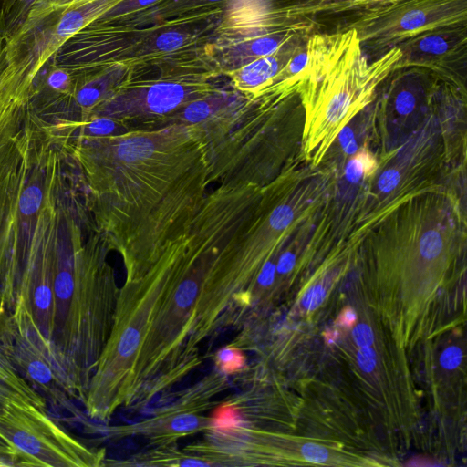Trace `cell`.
<instances>
[{
	"label": "cell",
	"instance_id": "cell-1",
	"mask_svg": "<svg viewBox=\"0 0 467 467\" xmlns=\"http://www.w3.org/2000/svg\"><path fill=\"white\" fill-rule=\"evenodd\" d=\"M71 156L98 234L130 281L142 274L201 208L211 185L200 124L172 122L89 134L77 130Z\"/></svg>",
	"mask_w": 467,
	"mask_h": 467
},
{
	"label": "cell",
	"instance_id": "cell-2",
	"mask_svg": "<svg viewBox=\"0 0 467 467\" xmlns=\"http://www.w3.org/2000/svg\"><path fill=\"white\" fill-rule=\"evenodd\" d=\"M62 219L56 242L53 314L46 352L82 404L109 337L119 286L110 253L95 229Z\"/></svg>",
	"mask_w": 467,
	"mask_h": 467
},
{
	"label": "cell",
	"instance_id": "cell-3",
	"mask_svg": "<svg viewBox=\"0 0 467 467\" xmlns=\"http://www.w3.org/2000/svg\"><path fill=\"white\" fill-rule=\"evenodd\" d=\"M125 0H36L5 46L4 72L33 88L43 67L76 33Z\"/></svg>",
	"mask_w": 467,
	"mask_h": 467
},
{
	"label": "cell",
	"instance_id": "cell-4",
	"mask_svg": "<svg viewBox=\"0 0 467 467\" xmlns=\"http://www.w3.org/2000/svg\"><path fill=\"white\" fill-rule=\"evenodd\" d=\"M213 78L211 74L191 71L127 77L91 110L88 120L108 118L126 128L133 123L165 125L192 102L218 92L221 88Z\"/></svg>",
	"mask_w": 467,
	"mask_h": 467
},
{
	"label": "cell",
	"instance_id": "cell-5",
	"mask_svg": "<svg viewBox=\"0 0 467 467\" xmlns=\"http://www.w3.org/2000/svg\"><path fill=\"white\" fill-rule=\"evenodd\" d=\"M0 441L19 466L99 467L107 459L104 448L85 444L45 409L22 400H10L0 410Z\"/></svg>",
	"mask_w": 467,
	"mask_h": 467
},
{
	"label": "cell",
	"instance_id": "cell-6",
	"mask_svg": "<svg viewBox=\"0 0 467 467\" xmlns=\"http://www.w3.org/2000/svg\"><path fill=\"white\" fill-rule=\"evenodd\" d=\"M232 386V377L213 368L192 385L171 396L146 417L99 430L109 440H143L149 447L176 445L186 437L202 433L209 426V412L221 393Z\"/></svg>",
	"mask_w": 467,
	"mask_h": 467
},
{
	"label": "cell",
	"instance_id": "cell-7",
	"mask_svg": "<svg viewBox=\"0 0 467 467\" xmlns=\"http://www.w3.org/2000/svg\"><path fill=\"white\" fill-rule=\"evenodd\" d=\"M467 26V0H405L342 22L334 30L353 28L361 48L374 60L422 34Z\"/></svg>",
	"mask_w": 467,
	"mask_h": 467
},
{
	"label": "cell",
	"instance_id": "cell-8",
	"mask_svg": "<svg viewBox=\"0 0 467 467\" xmlns=\"http://www.w3.org/2000/svg\"><path fill=\"white\" fill-rule=\"evenodd\" d=\"M219 24V23H218ZM313 27L281 20L245 26H220L213 30L205 52L219 76H226L253 60L270 55L285 43Z\"/></svg>",
	"mask_w": 467,
	"mask_h": 467
},
{
	"label": "cell",
	"instance_id": "cell-9",
	"mask_svg": "<svg viewBox=\"0 0 467 467\" xmlns=\"http://www.w3.org/2000/svg\"><path fill=\"white\" fill-rule=\"evenodd\" d=\"M0 345L13 367L45 400L67 410L74 417L80 412L74 405L71 390L56 366L27 329L11 314L0 328Z\"/></svg>",
	"mask_w": 467,
	"mask_h": 467
},
{
	"label": "cell",
	"instance_id": "cell-10",
	"mask_svg": "<svg viewBox=\"0 0 467 467\" xmlns=\"http://www.w3.org/2000/svg\"><path fill=\"white\" fill-rule=\"evenodd\" d=\"M401 57L395 70L419 67L441 78L464 73L467 62V26L422 34L398 46Z\"/></svg>",
	"mask_w": 467,
	"mask_h": 467
},
{
	"label": "cell",
	"instance_id": "cell-11",
	"mask_svg": "<svg viewBox=\"0 0 467 467\" xmlns=\"http://www.w3.org/2000/svg\"><path fill=\"white\" fill-rule=\"evenodd\" d=\"M5 42L0 41V183L23 157L32 119V97L1 77Z\"/></svg>",
	"mask_w": 467,
	"mask_h": 467
},
{
	"label": "cell",
	"instance_id": "cell-12",
	"mask_svg": "<svg viewBox=\"0 0 467 467\" xmlns=\"http://www.w3.org/2000/svg\"><path fill=\"white\" fill-rule=\"evenodd\" d=\"M405 0H271L273 10L285 22L308 26L318 32L334 24V28L362 14Z\"/></svg>",
	"mask_w": 467,
	"mask_h": 467
},
{
	"label": "cell",
	"instance_id": "cell-13",
	"mask_svg": "<svg viewBox=\"0 0 467 467\" xmlns=\"http://www.w3.org/2000/svg\"><path fill=\"white\" fill-rule=\"evenodd\" d=\"M311 34L313 33H301L274 53L229 72L225 77L229 78L231 87L247 98L265 88L284 68L297 48L306 42Z\"/></svg>",
	"mask_w": 467,
	"mask_h": 467
},
{
	"label": "cell",
	"instance_id": "cell-14",
	"mask_svg": "<svg viewBox=\"0 0 467 467\" xmlns=\"http://www.w3.org/2000/svg\"><path fill=\"white\" fill-rule=\"evenodd\" d=\"M229 0H162L137 14L114 21L131 26H146L177 17L209 11H224ZM101 21V20H100Z\"/></svg>",
	"mask_w": 467,
	"mask_h": 467
},
{
	"label": "cell",
	"instance_id": "cell-15",
	"mask_svg": "<svg viewBox=\"0 0 467 467\" xmlns=\"http://www.w3.org/2000/svg\"><path fill=\"white\" fill-rule=\"evenodd\" d=\"M105 466H207V464L202 460L190 455L176 444L149 447L123 460L107 458Z\"/></svg>",
	"mask_w": 467,
	"mask_h": 467
},
{
	"label": "cell",
	"instance_id": "cell-16",
	"mask_svg": "<svg viewBox=\"0 0 467 467\" xmlns=\"http://www.w3.org/2000/svg\"><path fill=\"white\" fill-rule=\"evenodd\" d=\"M0 384L12 390L25 401L46 410V400L25 380L6 358L0 345Z\"/></svg>",
	"mask_w": 467,
	"mask_h": 467
},
{
	"label": "cell",
	"instance_id": "cell-17",
	"mask_svg": "<svg viewBox=\"0 0 467 467\" xmlns=\"http://www.w3.org/2000/svg\"><path fill=\"white\" fill-rule=\"evenodd\" d=\"M214 363V368L219 371L233 377L247 366L244 351L235 345L228 343L209 356Z\"/></svg>",
	"mask_w": 467,
	"mask_h": 467
},
{
	"label": "cell",
	"instance_id": "cell-18",
	"mask_svg": "<svg viewBox=\"0 0 467 467\" xmlns=\"http://www.w3.org/2000/svg\"><path fill=\"white\" fill-rule=\"evenodd\" d=\"M162 0H125L97 20L114 21L137 14Z\"/></svg>",
	"mask_w": 467,
	"mask_h": 467
},
{
	"label": "cell",
	"instance_id": "cell-19",
	"mask_svg": "<svg viewBox=\"0 0 467 467\" xmlns=\"http://www.w3.org/2000/svg\"><path fill=\"white\" fill-rule=\"evenodd\" d=\"M376 166L375 160L368 152L362 151L353 157L347 164L346 178L356 183L364 174L370 173Z\"/></svg>",
	"mask_w": 467,
	"mask_h": 467
},
{
	"label": "cell",
	"instance_id": "cell-20",
	"mask_svg": "<svg viewBox=\"0 0 467 467\" xmlns=\"http://www.w3.org/2000/svg\"><path fill=\"white\" fill-rule=\"evenodd\" d=\"M36 0H20L5 19V36L11 37L21 26L26 14Z\"/></svg>",
	"mask_w": 467,
	"mask_h": 467
},
{
	"label": "cell",
	"instance_id": "cell-21",
	"mask_svg": "<svg viewBox=\"0 0 467 467\" xmlns=\"http://www.w3.org/2000/svg\"><path fill=\"white\" fill-rule=\"evenodd\" d=\"M443 243L441 234L437 231L426 232L420 241L421 255L427 259L437 257L442 250Z\"/></svg>",
	"mask_w": 467,
	"mask_h": 467
},
{
	"label": "cell",
	"instance_id": "cell-22",
	"mask_svg": "<svg viewBox=\"0 0 467 467\" xmlns=\"http://www.w3.org/2000/svg\"><path fill=\"white\" fill-rule=\"evenodd\" d=\"M294 219L293 209L285 204L275 206L268 213V221L273 228L277 231L285 230Z\"/></svg>",
	"mask_w": 467,
	"mask_h": 467
},
{
	"label": "cell",
	"instance_id": "cell-23",
	"mask_svg": "<svg viewBox=\"0 0 467 467\" xmlns=\"http://www.w3.org/2000/svg\"><path fill=\"white\" fill-rule=\"evenodd\" d=\"M395 109L400 115H408L416 106V97L409 88L400 89L394 99Z\"/></svg>",
	"mask_w": 467,
	"mask_h": 467
},
{
	"label": "cell",
	"instance_id": "cell-24",
	"mask_svg": "<svg viewBox=\"0 0 467 467\" xmlns=\"http://www.w3.org/2000/svg\"><path fill=\"white\" fill-rule=\"evenodd\" d=\"M400 181V173L395 169L385 171L378 181V187L382 192L393 191Z\"/></svg>",
	"mask_w": 467,
	"mask_h": 467
},
{
	"label": "cell",
	"instance_id": "cell-25",
	"mask_svg": "<svg viewBox=\"0 0 467 467\" xmlns=\"http://www.w3.org/2000/svg\"><path fill=\"white\" fill-rule=\"evenodd\" d=\"M325 298V290L320 285L312 286L305 294L302 303L305 308L313 310L317 308Z\"/></svg>",
	"mask_w": 467,
	"mask_h": 467
},
{
	"label": "cell",
	"instance_id": "cell-26",
	"mask_svg": "<svg viewBox=\"0 0 467 467\" xmlns=\"http://www.w3.org/2000/svg\"><path fill=\"white\" fill-rule=\"evenodd\" d=\"M353 338L359 347H369L374 341V334L369 326L360 324L353 330Z\"/></svg>",
	"mask_w": 467,
	"mask_h": 467
},
{
	"label": "cell",
	"instance_id": "cell-27",
	"mask_svg": "<svg viewBox=\"0 0 467 467\" xmlns=\"http://www.w3.org/2000/svg\"><path fill=\"white\" fill-rule=\"evenodd\" d=\"M462 353L457 347L448 348L441 356V365L448 369L455 368L462 361Z\"/></svg>",
	"mask_w": 467,
	"mask_h": 467
},
{
	"label": "cell",
	"instance_id": "cell-28",
	"mask_svg": "<svg viewBox=\"0 0 467 467\" xmlns=\"http://www.w3.org/2000/svg\"><path fill=\"white\" fill-rule=\"evenodd\" d=\"M357 360L360 368L366 372H370L376 365L375 353L368 347H361L357 354Z\"/></svg>",
	"mask_w": 467,
	"mask_h": 467
},
{
	"label": "cell",
	"instance_id": "cell-29",
	"mask_svg": "<svg viewBox=\"0 0 467 467\" xmlns=\"http://www.w3.org/2000/svg\"><path fill=\"white\" fill-rule=\"evenodd\" d=\"M339 142L344 151L348 154H354L357 151L358 145L352 130L349 127H344L338 134Z\"/></svg>",
	"mask_w": 467,
	"mask_h": 467
},
{
	"label": "cell",
	"instance_id": "cell-30",
	"mask_svg": "<svg viewBox=\"0 0 467 467\" xmlns=\"http://www.w3.org/2000/svg\"><path fill=\"white\" fill-rule=\"evenodd\" d=\"M304 457L313 462H323L327 457V451L322 446L308 444L303 449Z\"/></svg>",
	"mask_w": 467,
	"mask_h": 467
},
{
	"label": "cell",
	"instance_id": "cell-31",
	"mask_svg": "<svg viewBox=\"0 0 467 467\" xmlns=\"http://www.w3.org/2000/svg\"><path fill=\"white\" fill-rule=\"evenodd\" d=\"M275 272H276L275 265L274 263H272L271 261H267L264 265V266L258 275L257 282H258L259 286L262 288H267L270 285H272V284L274 283V280H275Z\"/></svg>",
	"mask_w": 467,
	"mask_h": 467
},
{
	"label": "cell",
	"instance_id": "cell-32",
	"mask_svg": "<svg viewBox=\"0 0 467 467\" xmlns=\"http://www.w3.org/2000/svg\"><path fill=\"white\" fill-rule=\"evenodd\" d=\"M19 466L13 450L5 443H0V467Z\"/></svg>",
	"mask_w": 467,
	"mask_h": 467
},
{
	"label": "cell",
	"instance_id": "cell-33",
	"mask_svg": "<svg viewBox=\"0 0 467 467\" xmlns=\"http://www.w3.org/2000/svg\"><path fill=\"white\" fill-rule=\"evenodd\" d=\"M296 257L294 254L291 252L284 253L279 260L276 266V271L279 274H287L289 273L295 266Z\"/></svg>",
	"mask_w": 467,
	"mask_h": 467
},
{
	"label": "cell",
	"instance_id": "cell-34",
	"mask_svg": "<svg viewBox=\"0 0 467 467\" xmlns=\"http://www.w3.org/2000/svg\"><path fill=\"white\" fill-rule=\"evenodd\" d=\"M20 0H0L1 9H2L4 19H5V24L6 17L13 11V9L15 8V6L17 5V3Z\"/></svg>",
	"mask_w": 467,
	"mask_h": 467
},
{
	"label": "cell",
	"instance_id": "cell-35",
	"mask_svg": "<svg viewBox=\"0 0 467 467\" xmlns=\"http://www.w3.org/2000/svg\"><path fill=\"white\" fill-rule=\"evenodd\" d=\"M356 320V314L352 309H346L340 317V323L344 326H352Z\"/></svg>",
	"mask_w": 467,
	"mask_h": 467
},
{
	"label": "cell",
	"instance_id": "cell-36",
	"mask_svg": "<svg viewBox=\"0 0 467 467\" xmlns=\"http://www.w3.org/2000/svg\"><path fill=\"white\" fill-rule=\"evenodd\" d=\"M0 40H6L5 36V24L3 16L1 4H0Z\"/></svg>",
	"mask_w": 467,
	"mask_h": 467
},
{
	"label": "cell",
	"instance_id": "cell-37",
	"mask_svg": "<svg viewBox=\"0 0 467 467\" xmlns=\"http://www.w3.org/2000/svg\"><path fill=\"white\" fill-rule=\"evenodd\" d=\"M26 176H27V171H25V176L23 177V181H26ZM50 176H47V180H46V183H45V186L47 187V185H48V182H49V180H50ZM34 180H36V178H33ZM26 184V182H25Z\"/></svg>",
	"mask_w": 467,
	"mask_h": 467
},
{
	"label": "cell",
	"instance_id": "cell-38",
	"mask_svg": "<svg viewBox=\"0 0 467 467\" xmlns=\"http://www.w3.org/2000/svg\"><path fill=\"white\" fill-rule=\"evenodd\" d=\"M0 443H3V442L0 441Z\"/></svg>",
	"mask_w": 467,
	"mask_h": 467
}]
</instances>
